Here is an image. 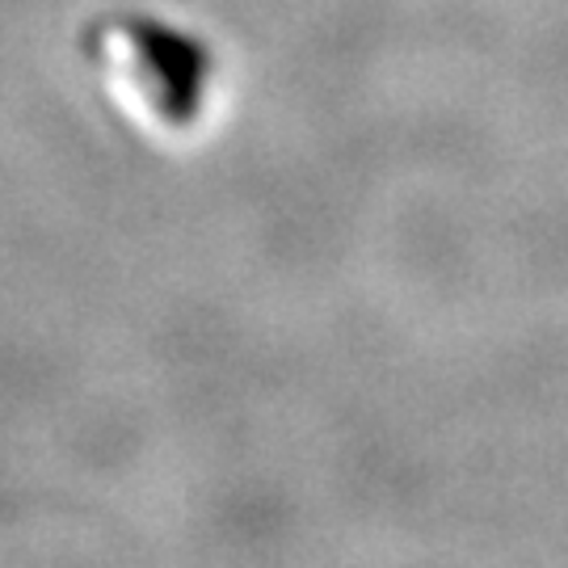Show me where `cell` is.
Wrapping results in <instances>:
<instances>
[{
    "mask_svg": "<svg viewBox=\"0 0 568 568\" xmlns=\"http://www.w3.org/2000/svg\"><path fill=\"white\" fill-rule=\"evenodd\" d=\"M122 34L135 47V60L148 72V81L156 89V105L164 119L190 122L199 114V93H203L211 63H206L203 47L190 42L185 34H173L156 21H122Z\"/></svg>",
    "mask_w": 568,
    "mask_h": 568,
    "instance_id": "obj_1",
    "label": "cell"
}]
</instances>
